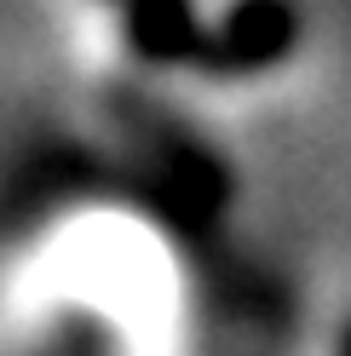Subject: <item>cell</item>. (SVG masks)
Wrapping results in <instances>:
<instances>
[{"label": "cell", "mask_w": 351, "mask_h": 356, "mask_svg": "<svg viewBox=\"0 0 351 356\" xmlns=\"http://www.w3.org/2000/svg\"><path fill=\"white\" fill-rule=\"evenodd\" d=\"M294 40H299V6L294 0H236L219 24H208L196 75H213V81L259 75V70L288 58Z\"/></svg>", "instance_id": "cell-1"}, {"label": "cell", "mask_w": 351, "mask_h": 356, "mask_svg": "<svg viewBox=\"0 0 351 356\" xmlns=\"http://www.w3.org/2000/svg\"><path fill=\"white\" fill-rule=\"evenodd\" d=\"M334 356H351V327L340 333V345H334Z\"/></svg>", "instance_id": "cell-2"}, {"label": "cell", "mask_w": 351, "mask_h": 356, "mask_svg": "<svg viewBox=\"0 0 351 356\" xmlns=\"http://www.w3.org/2000/svg\"><path fill=\"white\" fill-rule=\"evenodd\" d=\"M109 6H121V0H109Z\"/></svg>", "instance_id": "cell-3"}]
</instances>
